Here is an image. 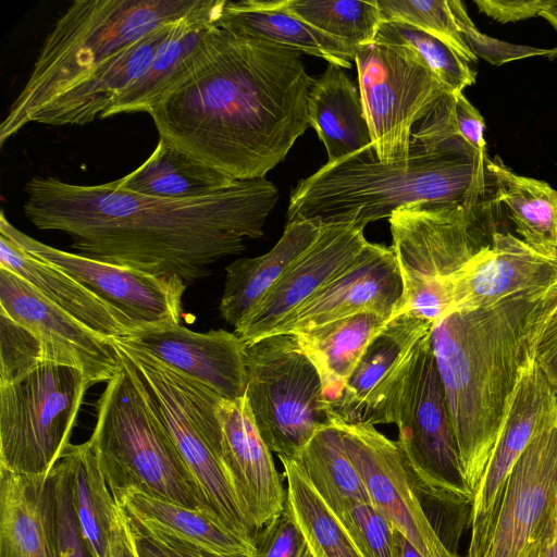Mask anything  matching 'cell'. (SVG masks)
I'll return each instance as SVG.
<instances>
[{"label":"cell","instance_id":"1","mask_svg":"<svg viewBox=\"0 0 557 557\" xmlns=\"http://www.w3.org/2000/svg\"><path fill=\"white\" fill-rule=\"evenodd\" d=\"M23 210L39 230L59 231L78 253L186 286L218 260L259 238L278 190L265 177L235 181L205 196L157 198L115 181L81 185L52 176L26 183Z\"/></svg>","mask_w":557,"mask_h":557},{"label":"cell","instance_id":"2","mask_svg":"<svg viewBox=\"0 0 557 557\" xmlns=\"http://www.w3.org/2000/svg\"><path fill=\"white\" fill-rule=\"evenodd\" d=\"M312 82L300 52L218 22L147 113L159 137L231 180L262 178L310 126Z\"/></svg>","mask_w":557,"mask_h":557},{"label":"cell","instance_id":"3","mask_svg":"<svg viewBox=\"0 0 557 557\" xmlns=\"http://www.w3.org/2000/svg\"><path fill=\"white\" fill-rule=\"evenodd\" d=\"M544 289L450 312L432 325V348L473 498L528 359L525 317Z\"/></svg>","mask_w":557,"mask_h":557},{"label":"cell","instance_id":"4","mask_svg":"<svg viewBox=\"0 0 557 557\" xmlns=\"http://www.w3.org/2000/svg\"><path fill=\"white\" fill-rule=\"evenodd\" d=\"M487 156L410 153L384 163L374 148L326 162L293 188L287 222L308 220L322 226L368 223L389 218L409 205L474 206L487 198L492 178Z\"/></svg>","mask_w":557,"mask_h":557},{"label":"cell","instance_id":"5","mask_svg":"<svg viewBox=\"0 0 557 557\" xmlns=\"http://www.w3.org/2000/svg\"><path fill=\"white\" fill-rule=\"evenodd\" d=\"M202 0H75L47 34L27 82L0 125V145L29 116L106 60Z\"/></svg>","mask_w":557,"mask_h":557},{"label":"cell","instance_id":"6","mask_svg":"<svg viewBox=\"0 0 557 557\" xmlns=\"http://www.w3.org/2000/svg\"><path fill=\"white\" fill-rule=\"evenodd\" d=\"M120 360L121 370L107 382L97 401V422L89 438L115 502L137 490L206 511L143 384Z\"/></svg>","mask_w":557,"mask_h":557},{"label":"cell","instance_id":"7","mask_svg":"<svg viewBox=\"0 0 557 557\" xmlns=\"http://www.w3.org/2000/svg\"><path fill=\"white\" fill-rule=\"evenodd\" d=\"M111 341L119 357L143 384L206 511L244 537L253 540V530L221 460L219 407L223 399L138 346L123 338Z\"/></svg>","mask_w":557,"mask_h":557},{"label":"cell","instance_id":"8","mask_svg":"<svg viewBox=\"0 0 557 557\" xmlns=\"http://www.w3.org/2000/svg\"><path fill=\"white\" fill-rule=\"evenodd\" d=\"M494 196L474 206L409 205L388 218L403 285L401 312L434 323L449 312L455 274L486 247L496 227Z\"/></svg>","mask_w":557,"mask_h":557},{"label":"cell","instance_id":"9","mask_svg":"<svg viewBox=\"0 0 557 557\" xmlns=\"http://www.w3.org/2000/svg\"><path fill=\"white\" fill-rule=\"evenodd\" d=\"M90 385L79 369L54 362L0 383V469L48 475L70 445Z\"/></svg>","mask_w":557,"mask_h":557},{"label":"cell","instance_id":"10","mask_svg":"<svg viewBox=\"0 0 557 557\" xmlns=\"http://www.w3.org/2000/svg\"><path fill=\"white\" fill-rule=\"evenodd\" d=\"M398 445L423 498L466 508L467 487L448 403L431 343V331L416 344L395 409Z\"/></svg>","mask_w":557,"mask_h":557},{"label":"cell","instance_id":"11","mask_svg":"<svg viewBox=\"0 0 557 557\" xmlns=\"http://www.w3.org/2000/svg\"><path fill=\"white\" fill-rule=\"evenodd\" d=\"M245 363V398L260 435L278 458L297 459L332 423L315 366L290 333L246 344Z\"/></svg>","mask_w":557,"mask_h":557},{"label":"cell","instance_id":"12","mask_svg":"<svg viewBox=\"0 0 557 557\" xmlns=\"http://www.w3.org/2000/svg\"><path fill=\"white\" fill-rule=\"evenodd\" d=\"M354 61L376 158L384 163L407 160L413 125L447 88L414 52L401 46L364 44L357 47Z\"/></svg>","mask_w":557,"mask_h":557},{"label":"cell","instance_id":"13","mask_svg":"<svg viewBox=\"0 0 557 557\" xmlns=\"http://www.w3.org/2000/svg\"><path fill=\"white\" fill-rule=\"evenodd\" d=\"M0 234L29 255L75 278L137 327L181 324L186 285L176 277L158 276L46 245L14 227L0 215Z\"/></svg>","mask_w":557,"mask_h":557},{"label":"cell","instance_id":"14","mask_svg":"<svg viewBox=\"0 0 557 557\" xmlns=\"http://www.w3.org/2000/svg\"><path fill=\"white\" fill-rule=\"evenodd\" d=\"M336 424L371 504L422 557H457L437 533L408 471L397 441L370 424Z\"/></svg>","mask_w":557,"mask_h":557},{"label":"cell","instance_id":"15","mask_svg":"<svg viewBox=\"0 0 557 557\" xmlns=\"http://www.w3.org/2000/svg\"><path fill=\"white\" fill-rule=\"evenodd\" d=\"M554 426H557V397L528 356L471 505L467 557L484 556L512 468L531 441Z\"/></svg>","mask_w":557,"mask_h":557},{"label":"cell","instance_id":"16","mask_svg":"<svg viewBox=\"0 0 557 557\" xmlns=\"http://www.w3.org/2000/svg\"><path fill=\"white\" fill-rule=\"evenodd\" d=\"M432 325L409 311L391 319L368 346L337 399L326 407L331 422L394 423L412 350Z\"/></svg>","mask_w":557,"mask_h":557},{"label":"cell","instance_id":"17","mask_svg":"<svg viewBox=\"0 0 557 557\" xmlns=\"http://www.w3.org/2000/svg\"><path fill=\"white\" fill-rule=\"evenodd\" d=\"M557 510V426L536 435L505 484L483 557H525Z\"/></svg>","mask_w":557,"mask_h":557},{"label":"cell","instance_id":"18","mask_svg":"<svg viewBox=\"0 0 557 557\" xmlns=\"http://www.w3.org/2000/svg\"><path fill=\"white\" fill-rule=\"evenodd\" d=\"M403 294L391 247L367 242L355 259L286 317L274 334L295 333L363 311L393 319L401 309Z\"/></svg>","mask_w":557,"mask_h":557},{"label":"cell","instance_id":"19","mask_svg":"<svg viewBox=\"0 0 557 557\" xmlns=\"http://www.w3.org/2000/svg\"><path fill=\"white\" fill-rule=\"evenodd\" d=\"M355 224L323 226L317 239L295 259L235 333L245 344L273 335L282 321L341 273L367 244Z\"/></svg>","mask_w":557,"mask_h":557},{"label":"cell","instance_id":"20","mask_svg":"<svg viewBox=\"0 0 557 557\" xmlns=\"http://www.w3.org/2000/svg\"><path fill=\"white\" fill-rule=\"evenodd\" d=\"M0 312L65 357L91 385L109 382L121 370L111 339L78 322L3 267H0Z\"/></svg>","mask_w":557,"mask_h":557},{"label":"cell","instance_id":"21","mask_svg":"<svg viewBox=\"0 0 557 557\" xmlns=\"http://www.w3.org/2000/svg\"><path fill=\"white\" fill-rule=\"evenodd\" d=\"M123 339L206 385L224 400L245 396L246 344L235 332L199 333L181 324H164L134 329Z\"/></svg>","mask_w":557,"mask_h":557},{"label":"cell","instance_id":"22","mask_svg":"<svg viewBox=\"0 0 557 557\" xmlns=\"http://www.w3.org/2000/svg\"><path fill=\"white\" fill-rule=\"evenodd\" d=\"M556 281L557 255L496 230L490 244L455 274L448 313L476 310L521 293L544 289Z\"/></svg>","mask_w":557,"mask_h":557},{"label":"cell","instance_id":"23","mask_svg":"<svg viewBox=\"0 0 557 557\" xmlns=\"http://www.w3.org/2000/svg\"><path fill=\"white\" fill-rule=\"evenodd\" d=\"M219 419L221 460L256 534L283 512L286 488L245 396L234 401L223 399Z\"/></svg>","mask_w":557,"mask_h":557},{"label":"cell","instance_id":"24","mask_svg":"<svg viewBox=\"0 0 557 557\" xmlns=\"http://www.w3.org/2000/svg\"><path fill=\"white\" fill-rule=\"evenodd\" d=\"M175 22L153 29L106 60L34 112L27 123L84 125L103 119L119 97L145 75Z\"/></svg>","mask_w":557,"mask_h":557},{"label":"cell","instance_id":"25","mask_svg":"<svg viewBox=\"0 0 557 557\" xmlns=\"http://www.w3.org/2000/svg\"><path fill=\"white\" fill-rule=\"evenodd\" d=\"M0 557H58L50 473L0 469Z\"/></svg>","mask_w":557,"mask_h":557},{"label":"cell","instance_id":"26","mask_svg":"<svg viewBox=\"0 0 557 557\" xmlns=\"http://www.w3.org/2000/svg\"><path fill=\"white\" fill-rule=\"evenodd\" d=\"M0 267L17 274L46 299L108 339L126 337L135 329L125 315L75 278L29 255L3 234Z\"/></svg>","mask_w":557,"mask_h":557},{"label":"cell","instance_id":"27","mask_svg":"<svg viewBox=\"0 0 557 557\" xmlns=\"http://www.w3.org/2000/svg\"><path fill=\"white\" fill-rule=\"evenodd\" d=\"M128 519L148 532L223 556L255 555L253 540L238 534L215 516L137 490L116 502Z\"/></svg>","mask_w":557,"mask_h":557},{"label":"cell","instance_id":"28","mask_svg":"<svg viewBox=\"0 0 557 557\" xmlns=\"http://www.w3.org/2000/svg\"><path fill=\"white\" fill-rule=\"evenodd\" d=\"M226 0H202L177 20L145 75L127 88L104 117L148 112L151 104L189 69L206 36L218 24Z\"/></svg>","mask_w":557,"mask_h":557},{"label":"cell","instance_id":"29","mask_svg":"<svg viewBox=\"0 0 557 557\" xmlns=\"http://www.w3.org/2000/svg\"><path fill=\"white\" fill-rule=\"evenodd\" d=\"M219 24L237 35L319 57L342 69L350 67L357 49L285 11L278 0H226Z\"/></svg>","mask_w":557,"mask_h":557},{"label":"cell","instance_id":"30","mask_svg":"<svg viewBox=\"0 0 557 557\" xmlns=\"http://www.w3.org/2000/svg\"><path fill=\"white\" fill-rule=\"evenodd\" d=\"M322 227L308 220L287 222L283 235L269 252L239 258L228 264L219 306L222 319L237 327L288 265L317 239Z\"/></svg>","mask_w":557,"mask_h":557},{"label":"cell","instance_id":"31","mask_svg":"<svg viewBox=\"0 0 557 557\" xmlns=\"http://www.w3.org/2000/svg\"><path fill=\"white\" fill-rule=\"evenodd\" d=\"M308 121L327 152V162L373 147L360 92L344 70L327 63L313 79L307 100Z\"/></svg>","mask_w":557,"mask_h":557},{"label":"cell","instance_id":"32","mask_svg":"<svg viewBox=\"0 0 557 557\" xmlns=\"http://www.w3.org/2000/svg\"><path fill=\"white\" fill-rule=\"evenodd\" d=\"M389 320L363 311L290 333L320 374L326 407L337 399L368 346Z\"/></svg>","mask_w":557,"mask_h":557},{"label":"cell","instance_id":"33","mask_svg":"<svg viewBox=\"0 0 557 557\" xmlns=\"http://www.w3.org/2000/svg\"><path fill=\"white\" fill-rule=\"evenodd\" d=\"M115 182L125 190L145 196L186 199L220 190L235 181L159 137L152 153Z\"/></svg>","mask_w":557,"mask_h":557},{"label":"cell","instance_id":"34","mask_svg":"<svg viewBox=\"0 0 557 557\" xmlns=\"http://www.w3.org/2000/svg\"><path fill=\"white\" fill-rule=\"evenodd\" d=\"M485 164L495 196L507 208L519 237L557 255V190L544 181L512 172L497 157H487Z\"/></svg>","mask_w":557,"mask_h":557},{"label":"cell","instance_id":"35","mask_svg":"<svg viewBox=\"0 0 557 557\" xmlns=\"http://www.w3.org/2000/svg\"><path fill=\"white\" fill-rule=\"evenodd\" d=\"M65 463L72 504L94 557H106L117 504L101 471L90 440L69 445L60 458Z\"/></svg>","mask_w":557,"mask_h":557},{"label":"cell","instance_id":"36","mask_svg":"<svg viewBox=\"0 0 557 557\" xmlns=\"http://www.w3.org/2000/svg\"><path fill=\"white\" fill-rule=\"evenodd\" d=\"M297 460L313 490L333 513L351 504L370 502L336 424L319 429Z\"/></svg>","mask_w":557,"mask_h":557},{"label":"cell","instance_id":"37","mask_svg":"<svg viewBox=\"0 0 557 557\" xmlns=\"http://www.w3.org/2000/svg\"><path fill=\"white\" fill-rule=\"evenodd\" d=\"M278 459L286 479V505L314 557H361L336 517L313 490L299 461Z\"/></svg>","mask_w":557,"mask_h":557},{"label":"cell","instance_id":"38","mask_svg":"<svg viewBox=\"0 0 557 557\" xmlns=\"http://www.w3.org/2000/svg\"><path fill=\"white\" fill-rule=\"evenodd\" d=\"M278 2L290 14L354 47L372 42L382 22L376 0H278Z\"/></svg>","mask_w":557,"mask_h":557},{"label":"cell","instance_id":"39","mask_svg":"<svg viewBox=\"0 0 557 557\" xmlns=\"http://www.w3.org/2000/svg\"><path fill=\"white\" fill-rule=\"evenodd\" d=\"M374 42L396 45L414 52L451 94L475 83L476 72L435 36L404 22L382 21Z\"/></svg>","mask_w":557,"mask_h":557},{"label":"cell","instance_id":"40","mask_svg":"<svg viewBox=\"0 0 557 557\" xmlns=\"http://www.w3.org/2000/svg\"><path fill=\"white\" fill-rule=\"evenodd\" d=\"M382 21L413 25L441 39L466 62H476V55L465 41L448 0H376Z\"/></svg>","mask_w":557,"mask_h":557},{"label":"cell","instance_id":"41","mask_svg":"<svg viewBox=\"0 0 557 557\" xmlns=\"http://www.w3.org/2000/svg\"><path fill=\"white\" fill-rule=\"evenodd\" d=\"M522 337L528 356L557 397V281L542 292L529 310Z\"/></svg>","mask_w":557,"mask_h":557},{"label":"cell","instance_id":"42","mask_svg":"<svg viewBox=\"0 0 557 557\" xmlns=\"http://www.w3.org/2000/svg\"><path fill=\"white\" fill-rule=\"evenodd\" d=\"M42 362L72 366L35 334L0 312V383Z\"/></svg>","mask_w":557,"mask_h":557},{"label":"cell","instance_id":"43","mask_svg":"<svg viewBox=\"0 0 557 557\" xmlns=\"http://www.w3.org/2000/svg\"><path fill=\"white\" fill-rule=\"evenodd\" d=\"M333 515L361 557H393L394 527L371 502L351 504Z\"/></svg>","mask_w":557,"mask_h":557},{"label":"cell","instance_id":"44","mask_svg":"<svg viewBox=\"0 0 557 557\" xmlns=\"http://www.w3.org/2000/svg\"><path fill=\"white\" fill-rule=\"evenodd\" d=\"M53 486L54 535L58 557H94L81 532L71 497L65 463L60 459L50 472Z\"/></svg>","mask_w":557,"mask_h":557},{"label":"cell","instance_id":"45","mask_svg":"<svg viewBox=\"0 0 557 557\" xmlns=\"http://www.w3.org/2000/svg\"><path fill=\"white\" fill-rule=\"evenodd\" d=\"M453 15L459 30L476 58L499 65L512 60L524 59L534 55L553 58L557 55V48L541 49L500 41L482 34L469 17L465 4L458 0H448Z\"/></svg>","mask_w":557,"mask_h":557},{"label":"cell","instance_id":"46","mask_svg":"<svg viewBox=\"0 0 557 557\" xmlns=\"http://www.w3.org/2000/svg\"><path fill=\"white\" fill-rule=\"evenodd\" d=\"M253 543V557H314L286 500L283 512L256 532Z\"/></svg>","mask_w":557,"mask_h":557},{"label":"cell","instance_id":"47","mask_svg":"<svg viewBox=\"0 0 557 557\" xmlns=\"http://www.w3.org/2000/svg\"><path fill=\"white\" fill-rule=\"evenodd\" d=\"M129 523L139 557H250L218 555L148 532L131 520Z\"/></svg>","mask_w":557,"mask_h":557},{"label":"cell","instance_id":"48","mask_svg":"<svg viewBox=\"0 0 557 557\" xmlns=\"http://www.w3.org/2000/svg\"><path fill=\"white\" fill-rule=\"evenodd\" d=\"M454 114L457 129L462 139L480 154L487 156L483 135L485 131L484 119L462 92L455 96Z\"/></svg>","mask_w":557,"mask_h":557},{"label":"cell","instance_id":"49","mask_svg":"<svg viewBox=\"0 0 557 557\" xmlns=\"http://www.w3.org/2000/svg\"><path fill=\"white\" fill-rule=\"evenodd\" d=\"M547 2L548 0H474L481 12L500 23L540 15Z\"/></svg>","mask_w":557,"mask_h":557},{"label":"cell","instance_id":"50","mask_svg":"<svg viewBox=\"0 0 557 557\" xmlns=\"http://www.w3.org/2000/svg\"><path fill=\"white\" fill-rule=\"evenodd\" d=\"M106 557H139L128 517L117 505Z\"/></svg>","mask_w":557,"mask_h":557},{"label":"cell","instance_id":"51","mask_svg":"<svg viewBox=\"0 0 557 557\" xmlns=\"http://www.w3.org/2000/svg\"><path fill=\"white\" fill-rule=\"evenodd\" d=\"M525 557H557V510Z\"/></svg>","mask_w":557,"mask_h":557},{"label":"cell","instance_id":"52","mask_svg":"<svg viewBox=\"0 0 557 557\" xmlns=\"http://www.w3.org/2000/svg\"><path fill=\"white\" fill-rule=\"evenodd\" d=\"M393 557H422V555L397 529L394 528Z\"/></svg>","mask_w":557,"mask_h":557},{"label":"cell","instance_id":"53","mask_svg":"<svg viewBox=\"0 0 557 557\" xmlns=\"http://www.w3.org/2000/svg\"><path fill=\"white\" fill-rule=\"evenodd\" d=\"M540 16L545 18L557 32V0H548Z\"/></svg>","mask_w":557,"mask_h":557}]
</instances>
